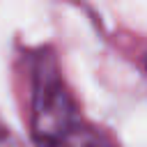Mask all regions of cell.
Instances as JSON below:
<instances>
[{"label":"cell","mask_w":147,"mask_h":147,"mask_svg":"<svg viewBox=\"0 0 147 147\" xmlns=\"http://www.w3.org/2000/svg\"><path fill=\"white\" fill-rule=\"evenodd\" d=\"M53 147H110V142H108L106 136L99 133L96 129L80 124V126L74 129L71 133H67L62 140H57Z\"/></svg>","instance_id":"obj_2"},{"label":"cell","mask_w":147,"mask_h":147,"mask_svg":"<svg viewBox=\"0 0 147 147\" xmlns=\"http://www.w3.org/2000/svg\"><path fill=\"white\" fill-rule=\"evenodd\" d=\"M0 147H23L21 138L5 124V119L0 117Z\"/></svg>","instance_id":"obj_3"},{"label":"cell","mask_w":147,"mask_h":147,"mask_svg":"<svg viewBox=\"0 0 147 147\" xmlns=\"http://www.w3.org/2000/svg\"><path fill=\"white\" fill-rule=\"evenodd\" d=\"M32 78V133L41 147H53L83 122L51 57L39 60Z\"/></svg>","instance_id":"obj_1"}]
</instances>
